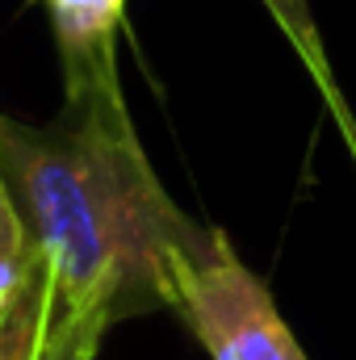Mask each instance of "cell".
Segmentation results:
<instances>
[{
    "mask_svg": "<svg viewBox=\"0 0 356 360\" xmlns=\"http://www.w3.org/2000/svg\"><path fill=\"white\" fill-rule=\"evenodd\" d=\"M0 172L55 276L59 310L117 327L172 306V269L205 226L155 176L122 89L68 101L51 126L0 122Z\"/></svg>",
    "mask_w": 356,
    "mask_h": 360,
    "instance_id": "obj_1",
    "label": "cell"
},
{
    "mask_svg": "<svg viewBox=\"0 0 356 360\" xmlns=\"http://www.w3.org/2000/svg\"><path fill=\"white\" fill-rule=\"evenodd\" d=\"M172 310L210 360H306L268 285L218 226H205L201 243L177 260Z\"/></svg>",
    "mask_w": 356,
    "mask_h": 360,
    "instance_id": "obj_2",
    "label": "cell"
},
{
    "mask_svg": "<svg viewBox=\"0 0 356 360\" xmlns=\"http://www.w3.org/2000/svg\"><path fill=\"white\" fill-rule=\"evenodd\" d=\"M113 323L105 314L59 310L51 269L38 260L34 276L0 310V360H92Z\"/></svg>",
    "mask_w": 356,
    "mask_h": 360,
    "instance_id": "obj_3",
    "label": "cell"
},
{
    "mask_svg": "<svg viewBox=\"0 0 356 360\" xmlns=\"http://www.w3.org/2000/svg\"><path fill=\"white\" fill-rule=\"evenodd\" d=\"M51 13L63 92L68 101H84L96 92L122 89L117 80V25L126 0H42Z\"/></svg>",
    "mask_w": 356,
    "mask_h": 360,
    "instance_id": "obj_4",
    "label": "cell"
},
{
    "mask_svg": "<svg viewBox=\"0 0 356 360\" xmlns=\"http://www.w3.org/2000/svg\"><path fill=\"white\" fill-rule=\"evenodd\" d=\"M38 260H42V252L30 235V222L0 172V306H8L17 297V289L34 276Z\"/></svg>",
    "mask_w": 356,
    "mask_h": 360,
    "instance_id": "obj_5",
    "label": "cell"
},
{
    "mask_svg": "<svg viewBox=\"0 0 356 360\" xmlns=\"http://www.w3.org/2000/svg\"><path fill=\"white\" fill-rule=\"evenodd\" d=\"M331 105H336V117H340V130H344V143H348V151H352V164H356V122L348 117V109L336 101V92H331Z\"/></svg>",
    "mask_w": 356,
    "mask_h": 360,
    "instance_id": "obj_6",
    "label": "cell"
},
{
    "mask_svg": "<svg viewBox=\"0 0 356 360\" xmlns=\"http://www.w3.org/2000/svg\"><path fill=\"white\" fill-rule=\"evenodd\" d=\"M0 310H4V306H0Z\"/></svg>",
    "mask_w": 356,
    "mask_h": 360,
    "instance_id": "obj_7",
    "label": "cell"
}]
</instances>
